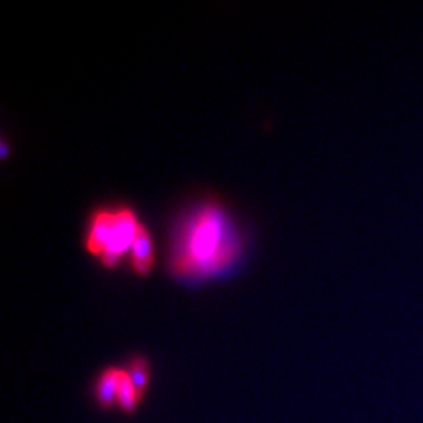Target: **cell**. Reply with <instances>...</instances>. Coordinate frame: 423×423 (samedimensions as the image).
<instances>
[{
    "instance_id": "6da1fadb",
    "label": "cell",
    "mask_w": 423,
    "mask_h": 423,
    "mask_svg": "<svg viewBox=\"0 0 423 423\" xmlns=\"http://www.w3.org/2000/svg\"><path fill=\"white\" fill-rule=\"evenodd\" d=\"M241 251L239 229L223 204L206 201L179 219L169 250V268L182 278L223 272Z\"/></svg>"
},
{
    "instance_id": "7a4b0ae2",
    "label": "cell",
    "mask_w": 423,
    "mask_h": 423,
    "mask_svg": "<svg viewBox=\"0 0 423 423\" xmlns=\"http://www.w3.org/2000/svg\"><path fill=\"white\" fill-rule=\"evenodd\" d=\"M140 221L131 207L120 206L115 207V224H113V232L110 237L109 245H107L102 256L99 261L105 267H115L120 262L122 254L131 250L135 235L138 232Z\"/></svg>"
},
{
    "instance_id": "3957f363",
    "label": "cell",
    "mask_w": 423,
    "mask_h": 423,
    "mask_svg": "<svg viewBox=\"0 0 423 423\" xmlns=\"http://www.w3.org/2000/svg\"><path fill=\"white\" fill-rule=\"evenodd\" d=\"M115 224V208L102 207L91 213L88 221L87 235H85V248L88 252L100 257L109 245Z\"/></svg>"
},
{
    "instance_id": "277c9868",
    "label": "cell",
    "mask_w": 423,
    "mask_h": 423,
    "mask_svg": "<svg viewBox=\"0 0 423 423\" xmlns=\"http://www.w3.org/2000/svg\"><path fill=\"white\" fill-rule=\"evenodd\" d=\"M122 375V367L111 365L100 371L94 382V400L100 409L110 411L116 406L118 387Z\"/></svg>"
},
{
    "instance_id": "5b68a950",
    "label": "cell",
    "mask_w": 423,
    "mask_h": 423,
    "mask_svg": "<svg viewBox=\"0 0 423 423\" xmlns=\"http://www.w3.org/2000/svg\"><path fill=\"white\" fill-rule=\"evenodd\" d=\"M154 265V245L146 226L141 223L131 246V267L135 273L146 274Z\"/></svg>"
},
{
    "instance_id": "8992f818",
    "label": "cell",
    "mask_w": 423,
    "mask_h": 423,
    "mask_svg": "<svg viewBox=\"0 0 423 423\" xmlns=\"http://www.w3.org/2000/svg\"><path fill=\"white\" fill-rule=\"evenodd\" d=\"M124 369H126L127 375L129 378H131L135 389H137L141 397L144 398V395L146 392H148L149 384H151L149 360L146 359L143 354H135V356L129 359V362L126 367H124Z\"/></svg>"
},
{
    "instance_id": "52a82bcc",
    "label": "cell",
    "mask_w": 423,
    "mask_h": 423,
    "mask_svg": "<svg viewBox=\"0 0 423 423\" xmlns=\"http://www.w3.org/2000/svg\"><path fill=\"white\" fill-rule=\"evenodd\" d=\"M143 402L140 392L132 384L131 378H129L126 369L122 367V375L120 380V387H118L116 397V408H120L124 414H133L138 409V406Z\"/></svg>"
}]
</instances>
